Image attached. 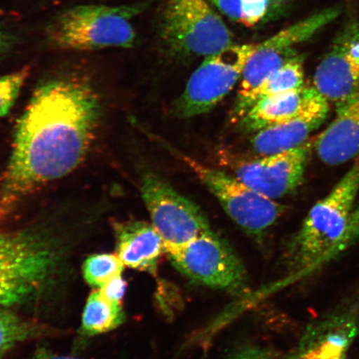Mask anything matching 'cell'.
<instances>
[{
    "instance_id": "cell-28",
    "label": "cell",
    "mask_w": 359,
    "mask_h": 359,
    "mask_svg": "<svg viewBox=\"0 0 359 359\" xmlns=\"http://www.w3.org/2000/svg\"><path fill=\"white\" fill-rule=\"evenodd\" d=\"M29 359H80L74 357L58 355L45 349H39L34 353V355Z\"/></svg>"
},
{
    "instance_id": "cell-13",
    "label": "cell",
    "mask_w": 359,
    "mask_h": 359,
    "mask_svg": "<svg viewBox=\"0 0 359 359\" xmlns=\"http://www.w3.org/2000/svg\"><path fill=\"white\" fill-rule=\"evenodd\" d=\"M316 89L302 111L293 118L255 133L253 149L259 156L281 154L307 142L309 135L324 122L330 106Z\"/></svg>"
},
{
    "instance_id": "cell-1",
    "label": "cell",
    "mask_w": 359,
    "mask_h": 359,
    "mask_svg": "<svg viewBox=\"0 0 359 359\" xmlns=\"http://www.w3.org/2000/svg\"><path fill=\"white\" fill-rule=\"evenodd\" d=\"M100 100L79 74L56 76L35 89L0 177V224L28 197L82 164L95 140Z\"/></svg>"
},
{
    "instance_id": "cell-9",
    "label": "cell",
    "mask_w": 359,
    "mask_h": 359,
    "mask_svg": "<svg viewBox=\"0 0 359 359\" xmlns=\"http://www.w3.org/2000/svg\"><path fill=\"white\" fill-rule=\"evenodd\" d=\"M342 6H330L304 18L282 29L272 37L257 43L241 75L236 102L243 100L292 57L297 55L295 48L320 34L339 20Z\"/></svg>"
},
{
    "instance_id": "cell-10",
    "label": "cell",
    "mask_w": 359,
    "mask_h": 359,
    "mask_svg": "<svg viewBox=\"0 0 359 359\" xmlns=\"http://www.w3.org/2000/svg\"><path fill=\"white\" fill-rule=\"evenodd\" d=\"M167 255L178 271L197 284L235 292L245 285L246 273L241 260L212 231Z\"/></svg>"
},
{
    "instance_id": "cell-22",
    "label": "cell",
    "mask_w": 359,
    "mask_h": 359,
    "mask_svg": "<svg viewBox=\"0 0 359 359\" xmlns=\"http://www.w3.org/2000/svg\"><path fill=\"white\" fill-rule=\"evenodd\" d=\"M124 264L116 254H94L85 260L83 266L84 280L98 290L115 277L122 276Z\"/></svg>"
},
{
    "instance_id": "cell-3",
    "label": "cell",
    "mask_w": 359,
    "mask_h": 359,
    "mask_svg": "<svg viewBox=\"0 0 359 359\" xmlns=\"http://www.w3.org/2000/svg\"><path fill=\"white\" fill-rule=\"evenodd\" d=\"M147 6V2H137L118 6L88 4L67 8L48 22L44 38L48 46L60 51L130 48L137 39L133 20Z\"/></svg>"
},
{
    "instance_id": "cell-19",
    "label": "cell",
    "mask_w": 359,
    "mask_h": 359,
    "mask_svg": "<svg viewBox=\"0 0 359 359\" xmlns=\"http://www.w3.org/2000/svg\"><path fill=\"white\" fill-rule=\"evenodd\" d=\"M218 12L237 24L252 28L287 8V0H210Z\"/></svg>"
},
{
    "instance_id": "cell-2",
    "label": "cell",
    "mask_w": 359,
    "mask_h": 359,
    "mask_svg": "<svg viewBox=\"0 0 359 359\" xmlns=\"http://www.w3.org/2000/svg\"><path fill=\"white\" fill-rule=\"evenodd\" d=\"M359 191V156L325 198L313 206L287 246V267L308 272L342 250Z\"/></svg>"
},
{
    "instance_id": "cell-6",
    "label": "cell",
    "mask_w": 359,
    "mask_h": 359,
    "mask_svg": "<svg viewBox=\"0 0 359 359\" xmlns=\"http://www.w3.org/2000/svg\"><path fill=\"white\" fill-rule=\"evenodd\" d=\"M255 46L257 43H234L205 57L175 102L173 114L180 118H190L212 110L241 79Z\"/></svg>"
},
{
    "instance_id": "cell-18",
    "label": "cell",
    "mask_w": 359,
    "mask_h": 359,
    "mask_svg": "<svg viewBox=\"0 0 359 359\" xmlns=\"http://www.w3.org/2000/svg\"><path fill=\"white\" fill-rule=\"evenodd\" d=\"M304 56L297 53L243 100L235 102L231 114L234 122H239L255 103L264 98L304 88Z\"/></svg>"
},
{
    "instance_id": "cell-14",
    "label": "cell",
    "mask_w": 359,
    "mask_h": 359,
    "mask_svg": "<svg viewBox=\"0 0 359 359\" xmlns=\"http://www.w3.org/2000/svg\"><path fill=\"white\" fill-rule=\"evenodd\" d=\"M359 332L353 311L336 314L313 325L299 346L283 359H348V350Z\"/></svg>"
},
{
    "instance_id": "cell-12",
    "label": "cell",
    "mask_w": 359,
    "mask_h": 359,
    "mask_svg": "<svg viewBox=\"0 0 359 359\" xmlns=\"http://www.w3.org/2000/svg\"><path fill=\"white\" fill-rule=\"evenodd\" d=\"M311 147L312 142H306L281 154L257 158L233 156L224 161L237 179L259 194L275 201L300 185Z\"/></svg>"
},
{
    "instance_id": "cell-4",
    "label": "cell",
    "mask_w": 359,
    "mask_h": 359,
    "mask_svg": "<svg viewBox=\"0 0 359 359\" xmlns=\"http://www.w3.org/2000/svg\"><path fill=\"white\" fill-rule=\"evenodd\" d=\"M57 262L53 241L42 227L0 232V307L20 304L38 293Z\"/></svg>"
},
{
    "instance_id": "cell-17",
    "label": "cell",
    "mask_w": 359,
    "mask_h": 359,
    "mask_svg": "<svg viewBox=\"0 0 359 359\" xmlns=\"http://www.w3.org/2000/svg\"><path fill=\"white\" fill-rule=\"evenodd\" d=\"M313 91V88L304 86L264 98L239 121L240 127L245 132L255 133L285 122L302 110Z\"/></svg>"
},
{
    "instance_id": "cell-20",
    "label": "cell",
    "mask_w": 359,
    "mask_h": 359,
    "mask_svg": "<svg viewBox=\"0 0 359 359\" xmlns=\"http://www.w3.org/2000/svg\"><path fill=\"white\" fill-rule=\"evenodd\" d=\"M125 318L122 304L110 302L96 289L85 305L82 330L88 336L109 333L122 325Z\"/></svg>"
},
{
    "instance_id": "cell-27",
    "label": "cell",
    "mask_w": 359,
    "mask_h": 359,
    "mask_svg": "<svg viewBox=\"0 0 359 359\" xmlns=\"http://www.w3.org/2000/svg\"><path fill=\"white\" fill-rule=\"evenodd\" d=\"M346 237L349 242H353L359 237V203L354 208Z\"/></svg>"
},
{
    "instance_id": "cell-15",
    "label": "cell",
    "mask_w": 359,
    "mask_h": 359,
    "mask_svg": "<svg viewBox=\"0 0 359 359\" xmlns=\"http://www.w3.org/2000/svg\"><path fill=\"white\" fill-rule=\"evenodd\" d=\"M323 163L336 165L359 156V90L338 104L336 116L316 143Z\"/></svg>"
},
{
    "instance_id": "cell-11",
    "label": "cell",
    "mask_w": 359,
    "mask_h": 359,
    "mask_svg": "<svg viewBox=\"0 0 359 359\" xmlns=\"http://www.w3.org/2000/svg\"><path fill=\"white\" fill-rule=\"evenodd\" d=\"M342 16L313 76V88L337 104L359 90V15L350 7Z\"/></svg>"
},
{
    "instance_id": "cell-7",
    "label": "cell",
    "mask_w": 359,
    "mask_h": 359,
    "mask_svg": "<svg viewBox=\"0 0 359 359\" xmlns=\"http://www.w3.org/2000/svg\"><path fill=\"white\" fill-rule=\"evenodd\" d=\"M140 192L152 226L163 238L165 253L172 252L212 231L205 215L154 173L143 175Z\"/></svg>"
},
{
    "instance_id": "cell-21",
    "label": "cell",
    "mask_w": 359,
    "mask_h": 359,
    "mask_svg": "<svg viewBox=\"0 0 359 359\" xmlns=\"http://www.w3.org/2000/svg\"><path fill=\"white\" fill-rule=\"evenodd\" d=\"M46 330L37 323L26 320L8 309L0 307V359H4L18 344L37 338Z\"/></svg>"
},
{
    "instance_id": "cell-16",
    "label": "cell",
    "mask_w": 359,
    "mask_h": 359,
    "mask_svg": "<svg viewBox=\"0 0 359 359\" xmlns=\"http://www.w3.org/2000/svg\"><path fill=\"white\" fill-rule=\"evenodd\" d=\"M116 255L125 266L156 275L165 253L163 238L152 224L145 222H116L111 224Z\"/></svg>"
},
{
    "instance_id": "cell-24",
    "label": "cell",
    "mask_w": 359,
    "mask_h": 359,
    "mask_svg": "<svg viewBox=\"0 0 359 359\" xmlns=\"http://www.w3.org/2000/svg\"><path fill=\"white\" fill-rule=\"evenodd\" d=\"M98 290L110 302L122 304L126 290H127V282L122 276H116Z\"/></svg>"
},
{
    "instance_id": "cell-26",
    "label": "cell",
    "mask_w": 359,
    "mask_h": 359,
    "mask_svg": "<svg viewBox=\"0 0 359 359\" xmlns=\"http://www.w3.org/2000/svg\"><path fill=\"white\" fill-rule=\"evenodd\" d=\"M226 359H269V353L262 348L247 347L231 354Z\"/></svg>"
},
{
    "instance_id": "cell-8",
    "label": "cell",
    "mask_w": 359,
    "mask_h": 359,
    "mask_svg": "<svg viewBox=\"0 0 359 359\" xmlns=\"http://www.w3.org/2000/svg\"><path fill=\"white\" fill-rule=\"evenodd\" d=\"M176 154L217 197L229 217L249 235L259 237L284 213V206L259 194L235 176Z\"/></svg>"
},
{
    "instance_id": "cell-5",
    "label": "cell",
    "mask_w": 359,
    "mask_h": 359,
    "mask_svg": "<svg viewBox=\"0 0 359 359\" xmlns=\"http://www.w3.org/2000/svg\"><path fill=\"white\" fill-rule=\"evenodd\" d=\"M159 34L168 50L181 57H206L235 43L210 0H164Z\"/></svg>"
},
{
    "instance_id": "cell-23",
    "label": "cell",
    "mask_w": 359,
    "mask_h": 359,
    "mask_svg": "<svg viewBox=\"0 0 359 359\" xmlns=\"http://www.w3.org/2000/svg\"><path fill=\"white\" fill-rule=\"evenodd\" d=\"M31 74L29 66L0 76V118L11 111Z\"/></svg>"
},
{
    "instance_id": "cell-25",
    "label": "cell",
    "mask_w": 359,
    "mask_h": 359,
    "mask_svg": "<svg viewBox=\"0 0 359 359\" xmlns=\"http://www.w3.org/2000/svg\"><path fill=\"white\" fill-rule=\"evenodd\" d=\"M19 41L20 37L15 30L0 19V58L10 53Z\"/></svg>"
}]
</instances>
